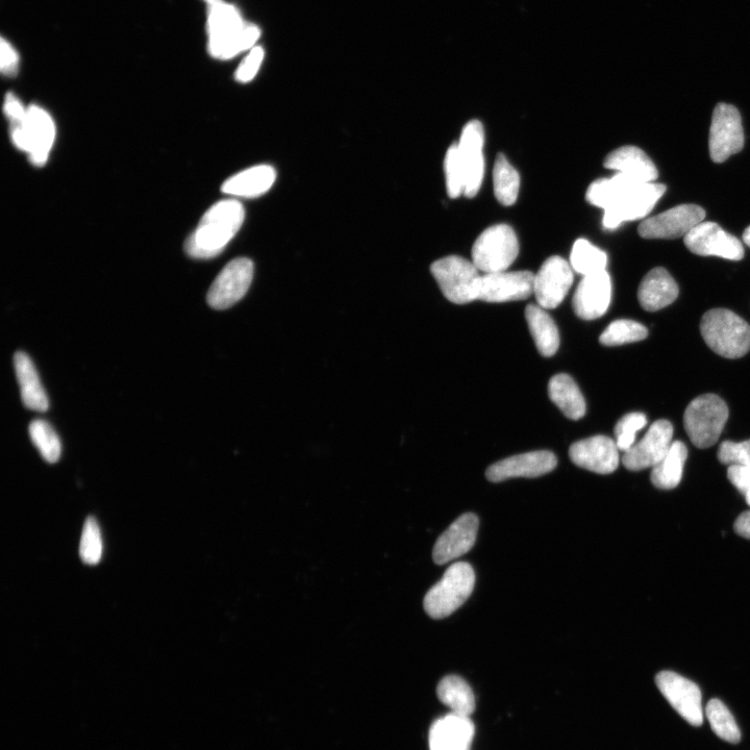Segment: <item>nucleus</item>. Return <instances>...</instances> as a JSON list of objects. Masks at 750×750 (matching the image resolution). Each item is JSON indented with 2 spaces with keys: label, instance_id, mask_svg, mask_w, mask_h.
I'll return each instance as SVG.
<instances>
[{
  "label": "nucleus",
  "instance_id": "nucleus-10",
  "mask_svg": "<svg viewBox=\"0 0 750 750\" xmlns=\"http://www.w3.org/2000/svg\"><path fill=\"white\" fill-rule=\"evenodd\" d=\"M254 272L252 260L238 258L231 261L217 275L208 292L209 306L215 310H225L237 304L252 285Z\"/></svg>",
  "mask_w": 750,
  "mask_h": 750
},
{
  "label": "nucleus",
  "instance_id": "nucleus-25",
  "mask_svg": "<svg viewBox=\"0 0 750 750\" xmlns=\"http://www.w3.org/2000/svg\"><path fill=\"white\" fill-rule=\"evenodd\" d=\"M604 166L642 183H654L659 177L654 162L642 149L632 145L615 149L605 159Z\"/></svg>",
  "mask_w": 750,
  "mask_h": 750
},
{
  "label": "nucleus",
  "instance_id": "nucleus-38",
  "mask_svg": "<svg viewBox=\"0 0 750 750\" xmlns=\"http://www.w3.org/2000/svg\"><path fill=\"white\" fill-rule=\"evenodd\" d=\"M103 539L94 517H89L84 525L80 544V557L87 565H97L103 557Z\"/></svg>",
  "mask_w": 750,
  "mask_h": 750
},
{
  "label": "nucleus",
  "instance_id": "nucleus-29",
  "mask_svg": "<svg viewBox=\"0 0 750 750\" xmlns=\"http://www.w3.org/2000/svg\"><path fill=\"white\" fill-rule=\"evenodd\" d=\"M525 318L539 353L546 358L555 356L560 346V335L554 319L535 305L528 306Z\"/></svg>",
  "mask_w": 750,
  "mask_h": 750
},
{
  "label": "nucleus",
  "instance_id": "nucleus-41",
  "mask_svg": "<svg viewBox=\"0 0 750 750\" xmlns=\"http://www.w3.org/2000/svg\"><path fill=\"white\" fill-rule=\"evenodd\" d=\"M264 59V50L254 48L236 71L235 78L239 83H248L256 77Z\"/></svg>",
  "mask_w": 750,
  "mask_h": 750
},
{
  "label": "nucleus",
  "instance_id": "nucleus-48",
  "mask_svg": "<svg viewBox=\"0 0 750 750\" xmlns=\"http://www.w3.org/2000/svg\"><path fill=\"white\" fill-rule=\"evenodd\" d=\"M745 498L748 506L750 507V492L745 496Z\"/></svg>",
  "mask_w": 750,
  "mask_h": 750
},
{
  "label": "nucleus",
  "instance_id": "nucleus-7",
  "mask_svg": "<svg viewBox=\"0 0 750 750\" xmlns=\"http://www.w3.org/2000/svg\"><path fill=\"white\" fill-rule=\"evenodd\" d=\"M431 271L449 302L466 305L479 299L482 275L473 262L449 256L436 261Z\"/></svg>",
  "mask_w": 750,
  "mask_h": 750
},
{
  "label": "nucleus",
  "instance_id": "nucleus-33",
  "mask_svg": "<svg viewBox=\"0 0 750 750\" xmlns=\"http://www.w3.org/2000/svg\"><path fill=\"white\" fill-rule=\"evenodd\" d=\"M607 264V254L589 241L579 239L573 244L570 255V266L575 272L586 277L589 274L605 271Z\"/></svg>",
  "mask_w": 750,
  "mask_h": 750
},
{
  "label": "nucleus",
  "instance_id": "nucleus-3",
  "mask_svg": "<svg viewBox=\"0 0 750 750\" xmlns=\"http://www.w3.org/2000/svg\"><path fill=\"white\" fill-rule=\"evenodd\" d=\"M209 53L215 59L229 60L253 47L260 37L255 25L244 23L238 10L219 0L210 6L208 17Z\"/></svg>",
  "mask_w": 750,
  "mask_h": 750
},
{
  "label": "nucleus",
  "instance_id": "nucleus-46",
  "mask_svg": "<svg viewBox=\"0 0 750 750\" xmlns=\"http://www.w3.org/2000/svg\"><path fill=\"white\" fill-rule=\"evenodd\" d=\"M743 241L747 246L750 247V225L743 233Z\"/></svg>",
  "mask_w": 750,
  "mask_h": 750
},
{
  "label": "nucleus",
  "instance_id": "nucleus-14",
  "mask_svg": "<svg viewBox=\"0 0 750 750\" xmlns=\"http://www.w3.org/2000/svg\"><path fill=\"white\" fill-rule=\"evenodd\" d=\"M485 132L482 122L469 121L458 143L461 162L464 170V195L468 198L477 196L485 174L484 159Z\"/></svg>",
  "mask_w": 750,
  "mask_h": 750
},
{
  "label": "nucleus",
  "instance_id": "nucleus-17",
  "mask_svg": "<svg viewBox=\"0 0 750 750\" xmlns=\"http://www.w3.org/2000/svg\"><path fill=\"white\" fill-rule=\"evenodd\" d=\"M673 427L668 420L652 424L643 439L624 453L622 463L631 471L654 468L667 455L672 444Z\"/></svg>",
  "mask_w": 750,
  "mask_h": 750
},
{
  "label": "nucleus",
  "instance_id": "nucleus-27",
  "mask_svg": "<svg viewBox=\"0 0 750 750\" xmlns=\"http://www.w3.org/2000/svg\"><path fill=\"white\" fill-rule=\"evenodd\" d=\"M14 366L24 406L37 412L47 411L48 397L31 358L18 352L14 357Z\"/></svg>",
  "mask_w": 750,
  "mask_h": 750
},
{
  "label": "nucleus",
  "instance_id": "nucleus-20",
  "mask_svg": "<svg viewBox=\"0 0 750 750\" xmlns=\"http://www.w3.org/2000/svg\"><path fill=\"white\" fill-rule=\"evenodd\" d=\"M619 448L607 436H594L575 442L569 449L571 461L581 468L599 474L613 473L619 466Z\"/></svg>",
  "mask_w": 750,
  "mask_h": 750
},
{
  "label": "nucleus",
  "instance_id": "nucleus-12",
  "mask_svg": "<svg viewBox=\"0 0 750 750\" xmlns=\"http://www.w3.org/2000/svg\"><path fill=\"white\" fill-rule=\"evenodd\" d=\"M705 217L703 208L681 205L645 219L639 225L638 233L643 239H678L685 237Z\"/></svg>",
  "mask_w": 750,
  "mask_h": 750
},
{
  "label": "nucleus",
  "instance_id": "nucleus-45",
  "mask_svg": "<svg viewBox=\"0 0 750 750\" xmlns=\"http://www.w3.org/2000/svg\"><path fill=\"white\" fill-rule=\"evenodd\" d=\"M736 533L746 539H750V511L741 514L735 522Z\"/></svg>",
  "mask_w": 750,
  "mask_h": 750
},
{
  "label": "nucleus",
  "instance_id": "nucleus-31",
  "mask_svg": "<svg viewBox=\"0 0 750 750\" xmlns=\"http://www.w3.org/2000/svg\"><path fill=\"white\" fill-rule=\"evenodd\" d=\"M440 702L452 713L470 717L475 710V697L470 686L457 675H448L438 685Z\"/></svg>",
  "mask_w": 750,
  "mask_h": 750
},
{
  "label": "nucleus",
  "instance_id": "nucleus-26",
  "mask_svg": "<svg viewBox=\"0 0 750 750\" xmlns=\"http://www.w3.org/2000/svg\"><path fill=\"white\" fill-rule=\"evenodd\" d=\"M277 180V172L269 165L243 170L225 181L221 191L233 197L256 198L267 193Z\"/></svg>",
  "mask_w": 750,
  "mask_h": 750
},
{
  "label": "nucleus",
  "instance_id": "nucleus-5",
  "mask_svg": "<svg viewBox=\"0 0 750 750\" xmlns=\"http://www.w3.org/2000/svg\"><path fill=\"white\" fill-rule=\"evenodd\" d=\"M475 574L468 563H456L424 597V609L430 617L442 619L457 611L471 595Z\"/></svg>",
  "mask_w": 750,
  "mask_h": 750
},
{
  "label": "nucleus",
  "instance_id": "nucleus-15",
  "mask_svg": "<svg viewBox=\"0 0 750 750\" xmlns=\"http://www.w3.org/2000/svg\"><path fill=\"white\" fill-rule=\"evenodd\" d=\"M573 284L569 263L561 257H550L535 274L534 294L543 309L558 308Z\"/></svg>",
  "mask_w": 750,
  "mask_h": 750
},
{
  "label": "nucleus",
  "instance_id": "nucleus-1",
  "mask_svg": "<svg viewBox=\"0 0 750 750\" xmlns=\"http://www.w3.org/2000/svg\"><path fill=\"white\" fill-rule=\"evenodd\" d=\"M665 191L663 184L642 183L617 173L611 179L593 182L587 190L586 199L592 206L604 210L605 229L615 230L623 222L645 218Z\"/></svg>",
  "mask_w": 750,
  "mask_h": 750
},
{
  "label": "nucleus",
  "instance_id": "nucleus-43",
  "mask_svg": "<svg viewBox=\"0 0 750 750\" xmlns=\"http://www.w3.org/2000/svg\"><path fill=\"white\" fill-rule=\"evenodd\" d=\"M0 57V69L7 77H13L18 71L19 57L15 48L5 39L0 43Z\"/></svg>",
  "mask_w": 750,
  "mask_h": 750
},
{
  "label": "nucleus",
  "instance_id": "nucleus-11",
  "mask_svg": "<svg viewBox=\"0 0 750 750\" xmlns=\"http://www.w3.org/2000/svg\"><path fill=\"white\" fill-rule=\"evenodd\" d=\"M684 242L690 252L697 256L719 257L731 261L744 258L742 242L715 222L698 223L684 237Z\"/></svg>",
  "mask_w": 750,
  "mask_h": 750
},
{
  "label": "nucleus",
  "instance_id": "nucleus-37",
  "mask_svg": "<svg viewBox=\"0 0 750 750\" xmlns=\"http://www.w3.org/2000/svg\"><path fill=\"white\" fill-rule=\"evenodd\" d=\"M447 194L450 198H458L464 194V170L461 162L458 143L447 150L444 161Z\"/></svg>",
  "mask_w": 750,
  "mask_h": 750
},
{
  "label": "nucleus",
  "instance_id": "nucleus-39",
  "mask_svg": "<svg viewBox=\"0 0 750 750\" xmlns=\"http://www.w3.org/2000/svg\"><path fill=\"white\" fill-rule=\"evenodd\" d=\"M647 418L642 413L623 416L615 428L616 444L621 452L627 453L635 444L639 431L645 428Z\"/></svg>",
  "mask_w": 750,
  "mask_h": 750
},
{
  "label": "nucleus",
  "instance_id": "nucleus-42",
  "mask_svg": "<svg viewBox=\"0 0 750 750\" xmlns=\"http://www.w3.org/2000/svg\"><path fill=\"white\" fill-rule=\"evenodd\" d=\"M4 113L10 122V130L20 129L27 121L28 108H25L20 100L9 92L5 98Z\"/></svg>",
  "mask_w": 750,
  "mask_h": 750
},
{
  "label": "nucleus",
  "instance_id": "nucleus-36",
  "mask_svg": "<svg viewBox=\"0 0 750 750\" xmlns=\"http://www.w3.org/2000/svg\"><path fill=\"white\" fill-rule=\"evenodd\" d=\"M647 336L648 331L643 324L634 320L620 319L609 325L599 341L605 346H619L642 341Z\"/></svg>",
  "mask_w": 750,
  "mask_h": 750
},
{
  "label": "nucleus",
  "instance_id": "nucleus-2",
  "mask_svg": "<svg viewBox=\"0 0 750 750\" xmlns=\"http://www.w3.org/2000/svg\"><path fill=\"white\" fill-rule=\"evenodd\" d=\"M244 219L245 210L238 200H221L207 211L186 240L187 255L194 259L220 255L240 231Z\"/></svg>",
  "mask_w": 750,
  "mask_h": 750
},
{
  "label": "nucleus",
  "instance_id": "nucleus-9",
  "mask_svg": "<svg viewBox=\"0 0 750 750\" xmlns=\"http://www.w3.org/2000/svg\"><path fill=\"white\" fill-rule=\"evenodd\" d=\"M742 118L738 109L718 104L712 115L709 148L713 162L723 163L741 152L744 147Z\"/></svg>",
  "mask_w": 750,
  "mask_h": 750
},
{
  "label": "nucleus",
  "instance_id": "nucleus-6",
  "mask_svg": "<svg viewBox=\"0 0 750 750\" xmlns=\"http://www.w3.org/2000/svg\"><path fill=\"white\" fill-rule=\"evenodd\" d=\"M729 408L715 394L692 400L685 411L684 425L691 442L698 448H709L719 439L729 419Z\"/></svg>",
  "mask_w": 750,
  "mask_h": 750
},
{
  "label": "nucleus",
  "instance_id": "nucleus-21",
  "mask_svg": "<svg viewBox=\"0 0 750 750\" xmlns=\"http://www.w3.org/2000/svg\"><path fill=\"white\" fill-rule=\"evenodd\" d=\"M479 523L477 516L468 513L450 525L439 537L434 547L435 563L444 565L467 554L477 540Z\"/></svg>",
  "mask_w": 750,
  "mask_h": 750
},
{
  "label": "nucleus",
  "instance_id": "nucleus-35",
  "mask_svg": "<svg viewBox=\"0 0 750 750\" xmlns=\"http://www.w3.org/2000/svg\"><path fill=\"white\" fill-rule=\"evenodd\" d=\"M706 713L713 732L719 738L730 743L740 741L741 732L738 724L728 707L721 700L712 699L707 706Z\"/></svg>",
  "mask_w": 750,
  "mask_h": 750
},
{
  "label": "nucleus",
  "instance_id": "nucleus-23",
  "mask_svg": "<svg viewBox=\"0 0 750 750\" xmlns=\"http://www.w3.org/2000/svg\"><path fill=\"white\" fill-rule=\"evenodd\" d=\"M474 733L470 717L449 713L433 723L430 750H470Z\"/></svg>",
  "mask_w": 750,
  "mask_h": 750
},
{
  "label": "nucleus",
  "instance_id": "nucleus-32",
  "mask_svg": "<svg viewBox=\"0 0 750 750\" xmlns=\"http://www.w3.org/2000/svg\"><path fill=\"white\" fill-rule=\"evenodd\" d=\"M494 194L500 204L513 206L518 198L520 177L503 154L496 157L493 170Z\"/></svg>",
  "mask_w": 750,
  "mask_h": 750
},
{
  "label": "nucleus",
  "instance_id": "nucleus-30",
  "mask_svg": "<svg viewBox=\"0 0 750 750\" xmlns=\"http://www.w3.org/2000/svg\"><path fill=\"white\" fill-rule=\"evenodd\" d=\"M687 458V446L681 441L672 442L667 455L653 468L650 477L653 484L662 490L677 488L682 481Z\"/></svg>",
  "mask_w": 750,
  "mask_h": 750
},
{
  "label": "nucleus",
  "instance_id": "nucleus-4",
  "mask_svg": "<svg viewBox=\"0 0 750 750\" xmlns=\"http://www.w3.org/2000/svg\"><path fill=\"white\" fill-rule=\"evenodd\" d=\"M700 332L707 345L717 355L739 359L750 350V325L727 309L707 312L700 322Z\"/></svg>",
  "mask_w": 750,
  "mask_h": 750
},
{
  "label": "nucleus",
  "instance_id": "nucleus-28",
  "mask_svg": "<svg viewBox=\"0 0 750 750\" xmlns=\"http://www.w3.org/2000/svg\"><path fill=\"white\" fill-rule=\"evenodd\" d=\"M548 394L552 402L567 418L579 420L585 416V398L577 383L569 375H555L549 382Z\"/></svg>",
  "mask_w": 750,
  "mask_h": 750
},
{
  "label": "nucleus",
  "instance_id": "nucleus-47",
  "mask_svg": "<svg viewBox=\"0 0 750 750\" xmlns=\"http://www.w3.org/2000/svg\"><path fill=\"white\" fill-rule=\"evenodd\" d=\"M204 2H206L209 5V7H210V6H213L216 3H218L219 0H204Z\"/></svg>",
  "mask_w": 750,
  "mask_h": 750
},
{
  "label": "nucleus",
  "instance_id": "nucleus-40",
  "mask_svg": "<svg viewBox=\"0 0 750 750\" xmlns=\"http://www.w3.org/2000/svg\"><path fill=\"white\" fill-rule=\"evenodd\" d=\"M718 459L724 465L750 466V439L743 442H723L718 450Z\"/></svg>",
  "mask_w": 750,
  "mask_h": 750
},
{
  "label": "nucleus",
  "instance_id": "nucleus-13",
  "mask_svg": "<svg viewBox=\"0 0 750 750\" xmlns=\"http://www.w3.org/2000/svg\"><path fill=\"white\" fill-rule=\"evenodd\" d=\"M656 683L672 708L687 722L699 727L704 722L702 692L699 687L672 671H662Z\"/></svg>",
  "mask_w": 750,
  "mask_h": 750
},
{
  "label": "nucleus",
  "instance_id": "nucleus-44",
  "mask_svg": "<svg viewBox=\"0 0 750 750\" xmlns=\"http://www.w3.org/2000/svg\"><path fill=\"white\" fill-rule=\"evenodd\" d=\"M728 478L744 496L750 492V466L731 465L728 469Z\"/></svg>",
  "mask_w": 750,
  "mask_h": 750
},
{
  "label": "nucleus",
  "instance_id": "nucleus-8",
  "mask_svg": "<svg viewBox=\"0 0 750 750\" xmlns=\"http://www.w3.org/2000/svg\"><path fill=\"white\" fill-rule=\"evenodd\" d=\"M519 254L515 232L507 224H497L484 231L472 248V262L480 271H507Z\"/></svg>",
  "mask_w": 750,
  "mask_h": 750
},
{
  "label": "nucleus",
  "instance_id": "nucleus-16",
  "mask_svg": "<svg viewBox=\"0 0 750 750\" xmlns=\"http://www.w3.org/2000/svg\"><path fill=\"white\" fill-rule=\"evenodd\" d=\"M535 274L530 271H502L482 275L479 299L500 304L529 298L534 293Z\"/></svg>",
  "mask_w": 750,
  "mask_h": 750
},
{
  "label": "nucleus",
  "instance_id": "nucleus-22",
  "mask_svg": "<svg viewBox=\"0 0 750 750\" xmlns=\"http://www.w3.org/2000/svg\"><path fill=\"white\" fill-rule=\"evenodd\" d=\"M24 133V152L29 155L33 165L44 166L56 139V125L52 116L36 105L30 106Z\"/></svg>",
  "mask_w": 750,
  "mask_h": 750
},
{
  "label": "nucleus",
  "instance_id": "nucleus-18",
  "mask_svg": "<svg viewBox=\"0 0 750 750\" xmlns=\"http://www.w3.org/2000/svg\"><path fill=\"white\" fill-rule=\"evenodd\" d=\"M611 298L612 282L607 270L586 275L574 293L573 311L581 319H597L607 313Z\"/></svg>",
  "mask_w": 750,
  "mask_h": 750
},
{
  "label": "nucleus",
  "instance_id": "nucleus-34",
  "mask_svg": "<svg viewBox=\"0 0 750 750\" xmlns=\"http://www.w3.org/2000/svg\"><path fill=\"white\" fill-rule=\"evenodd\" d=\"M29 432L43 459L50 464L57 463L61 458L62 445L52 425L44 420H34Z\"/></svg>",
  "mask_w": 750,
  "mask_h": 750
},
{
  "label": "nucleus",
  "instance_id": "nucleus-24",
  "mask_svg": "<svg viewBox=\"0 0 750 750\" xmlns=\"http://www.w3.org/2000/svg\"><path fill=\"white\" fill-rule=\"evenodd\" d=\"M679 293V286L670 273L663 267H657L650 270L642 280L638 299L645 311L656 312L673 304Z\"/></svg>",
  "mask_w": 750,
  "mask_h": 750
},
{
  "label": "nucleus",
  "instance_id": "nucleus-19",
  "mask_svg": "<svg viewBox=\"0 0 750 750\" xmlns=\"http://www.w3.org/2000/svg\"><path fill=\"white\" fill-rule=\"evenodd\" d=\"M557 458L553 453L540 450L513 456L491 465L486 471L490 482L499 483L517 478H538L557 467Z\"/></svg>",
  "mask_w": 750,
  "mask_h": 750
}]
</instances>
